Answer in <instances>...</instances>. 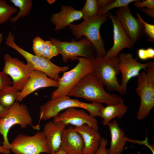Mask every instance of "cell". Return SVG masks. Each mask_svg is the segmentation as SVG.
Instances as JSON below:
<instances>
[{
  "instance_id": "1",
  "label": "cell",
  "mask_w": 154,
  "mask_h": 154,
  "mask_svg": "<svg viewBox=\"0 0 154 154\" xmlns=\"http://www.w3.org/2000/svg\"><path fill=\"white\" fill-rule=\"evenodd\" d=\"M67 96L81 98L92 102L107 105L117 104L124 101L121 97L107 92L104 85L92 72L86 75Z\"/></svg>"
},
{
  "instance_id": "2",
  "label": "cell",
  "mask_w": 154,
  "mask_h": 154,
  "mask_svg": "<svg viewBox=\"0 0 154 154\" xmlns=\"http://www.w3.org/2000/svg\"><path fill=\"white\" fill-rule=\"evenodd\" d=\"M104 106L102 103H87L78 99H72L67 96L51 99L42 105L39 111L40 119L47 120L56 116L62 110L71 107L85 109L92 116L96 117L100 116L101 109Z\"/></svg>"
},
{
  "instance_id": "3",
  "label": "cell",
  "mask_w": 154,
  "mask_h": 154,
  "mask_svg": "<svg viewBox=\"0 0 154 154\" xmlns=\"http://www.w3.org/2000/svg\"><path fill=\"white\" fill-rule=\"evenodd\" d=\"M91 60L92 73L99 81L106 86L108 90L116 91L121 94H125L117 78V75L120 72L118 56L109 58L96 54V57Z\"/></svg>"
},
{
  "instance_id": "4",
  "label": "cell",
  "mask_w": 154,
  "mask_h": 154,
  "mask_svg": "<svg viewBox=\"0 0 154 154\" xmlns=\"http://www.w3.org/2000/svg\"><path fill=\"white\" fill-rule=\"evenodd\" d=\"M108 18L107 14L98 15L84 19L79 24L71 23L68 26L76 39H79L84 36L93 45L96 54L104 56L106 51L100 29L101 25L108 20Z\"/></svg>"
},
{
  "instance_id": "5",
  "label": "cell",
  "mask_w": 154,
  "mask_h": 154,
  "mask_svg": "<svg viewBox=\"0 0 154 154\" xmlns=\"http://www.w3.org/2000/svg\"><path fill=\"white\" fill-rule=\"evenodd\" d=\"M137 77L136 91L140 99L136 117L139 120L147 117L154 107V61Z\"/></svg>"
},
{
  "instance_id": "6",
  "label": "cell",
  "mask_w": 154,
  "mask_h": 154,
  "mask_svg": "<svg viewBox=\"0 0 154 154\" xmlns=\"http://www.w3.org/2000/svg\"><path fill=\"white\" fill-rule=\"evenodd\" d=\"M78 63L70 70L64 72L58 82V86L51 95V99L67 96L88 74L92 72V62L91 59L78 58Z\"/></svg>"
},
{
  "instance_id": "7",
  "label": "cell",
  "mask_w": 154,
  "mask_h": 154,
  "mask_svg": "<svg viewBox=\"0 0 154 154\" xmlns=\"http://www.w3.org/2000/svg\"><path fill=\"white\" fill-rule=\"evenodd\" d=\"M15 36L10 31L8 35L5 37V43L16 50L26 60L34 70L43 72L51 79L58 81L60 78L59 74L69 69L68 66H58L49 60L33 54L24 50L16 44L14 41Z\"/></svg>"
},
{
  "instance_id": "8",
  "label": "cell",
  "mask_w": 154,
  "mask_h": 154,
  "mask_svg": "<svg viewBox=\"0 0 154 154\" xmlns=\"http://www.w3.org/2000/svg\"><path fill=\"white\" fill-rule=\"evenodd\" d=\"M50 40L56 46L58 54L62 55V60L64 63L69 60H75L78 56L92 59L96 56L94 46L84 37L77 41L73 39L70 42L62 41L52 37L50 38Z\"/></svg>"
},
{
  "instance_id": "9",
  "label": "cell",
  "mask_w": 154,
  "mask_h": 154,
  "mask_svg": "<svg viewBox=\"0 0 154 154\" xmlns=\"http://www.w3.org/2000/svg\"><path fill=\"white\" fill-rule=\"evenodd\" d=\"M32 118L26 106L16 100L8 112L0 119V133L3 138L2 146L10 150L11 145L8 140L7 135L13 126L18 124L24 129L28 125H32Z\"/></svg>"
},
{
  "instance_id": "10",
  "label": "cell",
  "mask_w": 154,
  "mask_h": 154,
  "mask_svg": "<svg viewBox=\"0 0 154 154\" xmlns=\"http://www.w3.org/2000/svg\"><path fill=\"white\" fill-rule=\"evenodd\" d=\"M11 145L10 150L14 154H49L42 131L37 132L32 136L19 134L13 140Z\"/></svg>"
},
{
  "instance_id": "11",
  "label": "cell",
  "mask_w": 154,
  "mask_h": 154,
  "mask_svg": "<svg viewBox=\"0 0 154 154\" xmlns=\"http://www.w3.org/2000/svg\"><path fill=\"white\" fill-rule=\"evenodd\" d=\"M3 58L4 66L3 71L11 78L12 86L21 91L35 70L29 64H25L8 54H5Z\"/></svg>"
},
{
  "instance_id": "12",
  "label": "cell",
  "mask_w": 154,
  "mask_h": 154,
  "mask_svg": "<svg viewBox=\"0 0 154 154\" xmlns=\"http://www.w3.org/2000/svg\"><path fill=\"white\" fill-rule=\"evenodd\" d=\"M118 56L119 60V69L122 77L121 85L125 94L127 84L131 78L137 76L141 70H145L154 61L141 63L138 61L137 58H133L132 54L129 53H121Z\"/></svg>"
},
{
  "instance_id": "13",
  "label": "cell",
  "mask_w": 154,
  "mask_h": 154,
  "mask_svg": "<svg viewBox=\"0 0 154 154\" xmlns=\"http://www.w3.org/2000/svg\"><path fill=\"white\" fill-rule=\"evenodd\" d=\"M52 121L61 122L67 126L71 125L75 127L86 124L99 130L98 122L95 117L91 116L84 109L75 107L68 108L59 113L53 118Z\"/></svg>"
},
{
  "instance_id": "14",
  "label": "cell",
  "mask_w": 154,
  "mask_h": 154,
  "mask_svg": "<svg viewBox=\"0 0 154 154\" xmlns=\"http://www.w3.org/2000/svg\"><path fill=\"white\" fill-rule=\"evenodd\" d=\"M125 31L134 44L144 33L143 25L131 13L128 5L120 8L115 13Z\"/></svg>"
},
{
  "instance_id": "15",
  "label": "cell",
  "mask_w": 154,
  "mask_h": 154,
  "mask_svg": "<svg viewBox=\"0 0 154 154\" xmlns=\"http://www.w3.org/2000/svg\"><path fill=\"white\" fill-rule=\"evenodd\" d=\"M107 14L111 20L113 25L114 43L113 46L106 51L104 56L109 58H115L117 56L119 53L123 49L133 48L134 44L125 31L116 16L109 12Z\"/></svg>"
},
{
  "instance_id": "16",
  "label": "cell",
  "mask_w": 154,
  "mask_h": 154,
  "mask_svg": "<svg viewBox=\"0 0 154 154\" xmlns=\"http://www.w3.org/2000/svg\"><path fill=\"white\" fill-rule=\"evenodd\" d=\"M58 86L57 81L48 77L43 72L35 70L16 100L19 102L22 101L26 97L38 89L50 87L57 88Z\"/></svg>"
},
{
  "instance_id": "17",
  "label": "cell",
  "mask_w": 154,
  "mask_h": 154,
  "mask_svg": "<svg viewBox=\"0 0 154 154\" xmlns=\"http://www.w3.org/2000/svg\"><path fill=\"white\" fill-rule=\"evenodd\" d=\"M67 126L60 122L50 121L46 123L42 131L50 154H55L60 148L62 133Z\"/></svg>"
},
{
  "instance_id": "18",
  "label": "cell",
  "mask_w": 154,
  "mask_h": 154,
  "mask_svg": "<svg viewBox=\"0 0 154 154\" xmlns=\"http://www.w3.org/2000/svg\"><path fill=\"white\" fill-rule=\"evenodd\" d=\"M82 138L72 125L65 129L62 136L60 148L66 154H83Z\"/></svg>"
},
{
  "instance_id": "19",
  "label": "cell",
  "mask_w": 154,
  "mask_h": 154,
  "mask_svg": "<svg viewBox=\"0 0 154 154\" xmlns=\"http://www.w3.org/2000/svg\"><path fill=\"white\" fill-rule=\"evenodd\" d=\"M82 17L81 10H76L71 6L63 5L61 7L60 11L52 15L50 21L55 25V31H57Z\"/></svg>"
},
{
  "instance_id": "20",
  "label": "cell",
  "mask_w": 154,
  "mask_h": 154,
  "mask_svg": "<svg viewBox=\"0 0 154 154\" xmlns=\"http://www.w3.org/2000/svg\"><path fill=\"white\" fill-rule=\"evenodd\" d=\"M74 128L83 139V154H94L99 147L102 137L98 130L86 124L75 127Z\"/></svg>"
},
{
  "instance_id": "21",
  "label": "cell",
  "mask_w": 154,
  "mask_h": 154,
  "mask_svg": "<svg viewBox=\"0 0 154 154\" xmlns=\"http://www.w3.org/2000/svg\"><path fill=\"white\" fill-rule=\"evenodd\" d=\"M108 125L111 137L110 147L108 149L109 154H119L121 153L127 141L123 131L119 127L117 122L114 120L110 122Z\"/></svg>"
},
{
  "instance_id": "22",
  "label": "cell",
  "mask_w": 154,
  "mask_h": 154,
  "mask_svg": "<svg viewBox=\"0 0 154 154\" xmlns=\"http://www.w3.org/2000/svg\"><path fill=\"white\" fill-rule=\"evenodd\" d=\"M32 48L35 55L49 60L59 54L50 40L45 41L38 36L34 38Z\"/></svg>"
},
{
  "instance_id": "23",
  "label": "cell",
  "mask_w": 154,
  "mask_h": 154,
  "mask_svg": "<svg viewBox=\"0 0 154 154\" xmlns=\"http://www.w3.org/2000/svg\"><path fill=\"white\" fill-rule=\"evenodd\" d=\"M128 110V107L124 101L115 105H107L101 109L100 116L103 119V125H108L110 121L115 117L121 118Z\"/></svg>"
},
{
  "instance_id": "24",
  "label": "cell",
  "mask_w": 154,
  "mask_h": 154,
  "mask_svg": "<svg viewBox=\"0 0 154 154\" xmlns=\"http://www.w3.org/2000/svg\"><path fill=\"white\" fill-rule=\"evenodd\" d=\"M21 91L12 85L1 90L0 92V105L5 109H9L20 96Z\"/></svg>"
},
{
  "instance_id": "25",
  "label": "cell",
  "mask_w": 154,
  "mask_h": 154,
  "mask_svg": "<svg viewBox=\"0 0 154 154\" xmlns=\"http://www.w3.org/2000/svg\"><path fill=\"white\" fill-rule=\"evenodd\" d=\"M9 1L20 9L18 14L10 19L12 23H15L21 18L25 17L30 13L32 9V0H10Z\"/></svg>"
},
{
  "instance_id": "26",
  "label": "cell",
  "mask_w": 154,
  "mask_h": 154,
  "mask_svg": "<svg viewBox=\"0 0 154 154\" xmlns=\"http://www.w3.org/2000/svg\"><path fill=\"white\" fill-rule=\"evenodd\" d=\"M84 19L94 17L99 14L100 8L97 0H87L81 10Z\"/></svg>"
},
{
  "instance_id": "27",
  "label": "cell",
  "mask_w": 154,
  "mask_h": 154,
  "mask_svg": "<svg viewBox=\"0 0 154 154\" xmlns=\"http://www.w3.org/2000/svg\"><path fill=\"white\" fill-rule=\"evenodd\" d=\"M17 9L9 5L5 0H0V24H3L11 19Z\"/></svg>"
},
{
  "instance_id": "28",
  "label": "cell",
  "mask_w": 154,
  "mask_h": 154,
  "mask_svg": "<svg viewBox=\"0 0 154 154\" xmlns=\"http://www.w3.org/2000/svg\"><path fill=\"white\" fill-rule=\"evenodd\" d=\"M137 0H114L110 4L101 9L99 15L107 14L110 10L116 8H121L128 5L130 3L136 1Z\"/></svg>"
},
{
  "instance_id": "29",
  "label": "cell",
  "mask_w": 154,
  "mask_h": 154,
  "mask_svg": "<svg viewBox=\"0 0 154 154\" xmlns=\"http://www.w3.org/2000/svg\"><path fill=\"white\" fill-rule=\"evenodd\" d=\"M137 18L142 23L143 25L144 33L148 37L149 42H153L154 41V25L149 24L145 21L141 17L138 12L136 13Z\"/></svg>"
},
{
  "instance_id": "30",
  "label": "cell",
  "mask_w": 154,
  "mask_h": 154,
  "mask_svg": "<svg viewBox=\"0 0 154 154\" xmlns=\"http://www.w3.org/2000/svg\"><path fill=\"white\" fill-rule=\"evenodd\" d=\"M137 54L138 58L142 60H145L154 58V49L152 48L138 49Z\"/></svg>"
},
{
  "instance_id": "31",
  "label": "cell",
  "mask_w": 154,
  "mask_h": 154,
  "mask_svg": "<svg viewBox=\"0 0 154 154\" xmlns=\"http://www.w3.org/2000/svg\"><path fill=\"white\" fill-rule=\"evenodd\" d=\"M12 84V81L8 75L3 71H0V90L11 86Z\"/></svg>"
},
{
  "instance_id": "32",
  "label": "cell",
  "mask_w": 154,
  "mask_h": 154,
  "mask_svg": "<svg viewBox=\"0 0 154 154\" xmlns=\"http://www.w3.org/2000/svg\"><path fill=\"white\" fill-rule=\"evenodd\" d=\"M140 0H137L134 2V5L138 8L146 7L147 8L154 9V0H144L141 2Z\"/></svg>"
},
{
  "instance_id": "33",
  "label": "cell",
  "mask_w": 154,
  "mask_h": 154,
  "mask_svg": "<svg viewBox=\"0 0 154 154\" xmlns=\"http://www.w3.org/2000/svg\"><path fill=\"white\" fill-rule=\"evenodd\" d=\"M108 143L107 140L102 137L99 147L94 154H109L108 149L106 148ZM119 154H121V153Z\"/></svg>"
},
{
  "instance_id": "34",
  "label": "cell",
  "mask_w": 154,
  "mask_h": 154,
  "mask_svg": "<svg viewBox=\"0 0 154 154\" xmlns=\"http://www.w3.org/2000/svg\"><path fill=\"white\" fill-rule=\"evenodd\" d=\"M114 0H97L99 4L100 11L107 6L111 3Z\"/></svg>"
},
{
  "instance_id": "35",
  "label": "cell",
  "mask_w": 154,
  "mask_h": 154,
  "mask_svg": "<svg viewBox=\"0 0 154 154\" xmlns=\"http://www.w3.org/2000/svg\"><path fill=\"white\" fill-rule=\"evenodd\" d=\"M140 11H142L147 15L154 17V9H151L148 8H140Z\"/></svg>"
},
{
  "instance_id": "36",
  "label": "cell",
  "mask_w": 154,
  "mask_h": 154,
  "mask_svg": "<svg viewBox=\"0 0 154 154\" xmlns=\"http://www.w3.org/2000/svg\"><path fill=\"white\" fill-rule=\"evenodd\" d=\"M9 110L5 108L0 105V119L6 115Z\"/></svg>"
},
{
  "instance_id": "37",
  "label": "cell",
  "mask_w": 154,
  "mask_h": 154,
  "mask_svg": "<svg viewBox=\"0 0 154 154\" xmlns=\"http://www.w3.org/2000/svg\"><path fill=\"white\" fill-rule=\"evenodd\" d=\"M10 150L6 149L3 147L2 146L0 145V153L4 154H9Z\"/></svg>"
},
{
  "instance_id": "38",
  "label": "cell",
  "mask_w": 154,
  "mask_h": 154,
  "mask_svg": "<svg viewBox=\"0 0 154 154\" xmlns=\"http://www.w3.org/2000/svg\"><path fill=\"white\" fill-rule=\"evenodd\" d=\"M55 154H66V153L61 148Z\"/></svg>"
},
{
  "instance_id": "39",
  "label": "cell",
  "mask_w": 154,
  "mask_h": 154,
  "mask_svg": "<svg viewBox=\"0 0 154 154\" xmlns=\"http://www.w3.org/2000/svg\"><path fill=\"white\" fill-rule=\"evenodd\" d=\"M3 35L1 33V30L0 29V43H1L3 40Z\"/></svg>"
},
{
  "instance_id": "40",
  "label": "cell",
  "mask_w": 154,
  "mask_h": 154,
  "mask_svg": "<svg viewBox=\"0 0 154 154\" xmlns=\"http://www.w3.org/2000/svg\"><path fill=\"white\" fill-rule=\"evenodd\" d=\"M55 0H47V2L49 4H52L53 3Z\"/></svg>"
},
{
  "instance_id": "41",
  "label": "cell",
  "mask_w": 154,
  "mask_h": 154,
  "mask_svg": "<svg viewBox=\"0 0 154 154\" xmlns=\"http://www.w3.org/2000/svg\"><path fill=\"white\" fill-rule=\"evenodd\" d=\"M1 90H0V92H1Z\"/></svg>"
},
{
  "instance_id": "42",
  "label": "cell",
  "mask_w": 154,
  "mask_h": 154,
  "mask_svg": "<svg viewBox=\"0 0 154 154\" xmlns=\"http://www.w3.org/2000/svg\"><path fill=\"white\" fill-rule=\"evenodd\" d=\"M153 154H154V153H153Z\"/></svg>"
}]
</instances>
